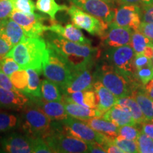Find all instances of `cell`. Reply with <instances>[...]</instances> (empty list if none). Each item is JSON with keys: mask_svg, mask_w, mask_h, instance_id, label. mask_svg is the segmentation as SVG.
<instances>
[{"mask_svg": "<svg viewBox=\"0 0 153 153\" xmlns=\"http://www.w3.org/2000/svg\"><path fill=\"white\" fill-rule=\"evenodd\" d=\"M48 55L49 50L45 40L41 37H27L25 41L14 45L6 56L12 57L21 69L32 68L41 73L43 64Z\"/></svg>", "mask_w": 153, "mask_h": 153, "instance_id": "6da1fadb", "label": "cell"}, {"mask_svg": "<svg viewBox=\"0 0 153 153\" xmlns=\"http://www.w3.org/2000/svg\"><path fill=\"white\" fill-rule=\"evenodd\" d=\"M94 76V80L100 81L118 99L132 97L143 85L137 79L125 76L107 62L97 65Z\"/></svg>", "mask_w": 153, "mask_h": 153, "instance_id": "7a4b0ae2", "label": "cell"}, {"mask_svg": "<svg viewBox=\"0 0 153 153\" xmlns=\"http://www.w3.org/2000/svg\"><path fill=\"white\" fill-rule=\"evenodd\" d=\"M18 126L28 137H39L45 139L51 133L52 120L33 103L26 105L22 110Z\"/></svg>", "mask_w": 153, "mask_h": 153, "instance_id": "3957f363", "label": "cell"}, {"mask_svg": "<svg viewBox=\"0 0 153 153\" xmlns=\"http://www.w3.org/2000/svg\"><path fill=\"white\" fill-rule=\"evenodd\" d=\"M44 140L53 152H88L87 143L67 133L61 120L51 123V133Z\"/></svg>", "mask_w": 153, "mask_h": 153, "instance_id": "277c9868", "label": "cell"}, {"mask_svg": "<svg viewBox=\"0 0 153 153\" xmlns=\"http://www.w3.org/2000/svg\"><path fill=\"white\" fill-rule=\"evenodd\" d=\"M47 45L51 47L58 53L66 55H82L97 60L100 57L101 51L91 45H83L68 41L58 34L48 33L45 37Z\"/></svg>", "mask_w": 153, "mask_h": 153, "instance_id": "5b68a950", "label": "cell"}, {"mask_svg": "<svg viewBox=\"0 0 153 153\" xmlns=\"http://www.w3.org/2000/svg\"><path fill=\"white\" fill-rule=\"evenodd\" d=\"M48 48L49 55L43 64V75L58 85L62 91L71 79L72 71L54 49L49 45Z\"/></svg>", "mask_w": 153, "mask_h": 153, "instance_id": "8992f818", "label": "cell"}, {"mask_svg": "<svg viewBox=\"0 0 153 153\" xmlns=\"http://www.w3.org/2000/svg\"><path fill=\"white\" fill-rule=\"evenodd\" d=\"M104 56L106 62L120 73L129 78L137 79L135 76L136 69L134 65L135 52L131 45L108 48Z\"/></svg>", "mask_w": 153, "mask_h": 153, "instance_id": "52a82bcc", "label": "cell"}, {"mask_svg": "<svg viewBox=\"0 0 153 153\" xmlns=\"http://www.w3.org/2000/svg\"><path fill=\"white\" fill-rule=\"evenodd\" d=\"M72 24L76 27L85 30L93 36H102L108 28V24L90 14L82 10L75 5H72L68 9Z\"/></svg>", "mask_w": 153, "mask_h": 153, "instance_id": "ba28073f", "label": "cell"}, {"mask_svg": "<svg viewBox=\"0 0 153 153\" xmlns=\"http://www.w3.org/2000/svg\"><path fill=\"white\" fill-rule=\"evenodd\" d=\"M61 122L67 133L87 143L97 142L102 145L111 138V137L91 128L90 126L82 120L71 116L61 120Z\"/></svg>", "mask_w": 153, "mask_h": 153, "instance_id": "9c48e42d", "label": "cell"}, {"mask_svg": "<svg viewBox=\"0 0 153 153\" xmlns=\"http://www.w3.org/2000/svg\"><path fill=\"white\" fill-rule=\"evenodd\" d=\"M10 18L22 26L28 38L41 37L44 32L48 31V26L43 24L46 18L41 14L33 13L28 15L14 9Z\"/></svg>", "mask_w": 153, "mask_h": 153, "instance_id": "30bf717a", "label": "cell"}, {"mask_svg": "<svg viewBox=\"0 0 153 153\" xmlns=\"http://www.w3.org/2000/svg\"><path fill=\"white\" fill-rule=\"evenodd\" d=\"M72 4L109 25L114 19L116 9L103 0H70Z\"/></svg>", "mask_w": 153, "mask_h": 153, "instance_id": "8fae6325", "label": "cell"}, {"mask_svg": "<svg viewBox=\"0 0 153 153\" xmlns=\"http://www.w3.org/2000/svg\"><path fill=\"white\" fill-rule=\"evenodd\" d=\"M142 9L137 4H122L116 9L113 22L122 27L129 28L133 30H138L142 22Z\"/></svg>", "mask_w": 153, "mask_h": 153, "instance_id": "7c38bea8", "label": "cell"}, {"mask_svg": "<svg viewBox=\"0 0 153 153\" xmlns=\"http://www.w3.org/2000/svg\"><path fill=\"white\" fill-rule=\"evenodd\" d=\"M133 32L131 28L122 27L112 22L108 25L105 33L100 37L101 43L107 48L130 45Z\"/></svg>", "mask_w": 153, "mask_h": 153, "instance_id": "4fadbf2b", "label": "cell"}, {"mask_svg": "<svg viewBox=\"0 0 153 153\" xmlns=\"http://www.w3.org/2000/svg\"><path fill=\"white\" fill-rule=\"evenodd\" d=\"M0 152L30 153L32 148L24 134L12 132L0 138Z\"/></svg>", "mask_w": 153, "mask_h": 153, "instance_id": "5bb4252c", "label": "cell"}, {"mask_svg": "<svg viewBox=\"0 0 153 153\" xmlns=\"http://www.w3.org/2000/svg\"><path fill=\"white\" fill-rule=\"evenodd\" d=\"M91 68L72 72V77L62 90V94H70L76 91L93 89L94 76L91 72Z\"/></svg>", "mask_w": 153, "mask_h": 153, "instance_id": "9a60e30c", "label": "cell"}, {"mask_svg": "<svg viewBox=\"0 0 153 153\" xmlns=\"http://www.w3.org/2000/svg\"><path fill=\"white\" fill-rule=\"evenodd\" d=\"M30 97L17 89L9 90L0 87V108L22 111L28 104Z\"/></svg>", "mask_w": 153, "mask_h": 153, "instance_id": "2e32d148", "label": "cell"}, {"mask_svg": "<svg viewBox=\"0 0 153 153\" xmlns=\"http://www.w3.org/2000/svg\"><path fill=\"white\" fill-rule=\"evenodd\" d=\"M48 30L62 36L68 41L83 45H91V41L86 38L79 28L73 24H68L63 26L55 22H51V26H48Z\"/></svg>", "mask_w": 153, "mask_h": 153, "instance_id": "e0dca14e", "label": "cell"}, {"mask_svg": "<svg viewBox=\"0 0 153 153\" xmlns=\"http://www.w3.org/2000/svg\"><path fill=\"white\" fill-rule=\"evenodd\" d=\"M31 99V98H30ZM33 101L52 120H62L69 117L62 101H45L41 97H33Z\"/></svg>", "mask_w": 153, "mask_h": 153, "instance_id": "ac0fdd59", "label": "cell"}, {"mask_svg": "<svg viewBox=\"0 0 153 153\" xmlns=\"http://www.w3.org/2000/svg\"><path fill=\"white\" fill-rule=\"evenodd\" d=\"M61 101L64 104L68 114L71 117L79 120H85L94 117H102L103 114L97 110V108H91L79 105L73 101L69 100L62 94Z\"/></svg>", "mask_w": 153, "mask_h": 153, "instance_id": "d6986e66", "label": "cell"}, {"mask_svg": "<svg viewBox=\"0 0 153 153\" xmlns=\"http://www.w3.org/2000/svg\"><path fill=\"white\" fill-rule=\"evenodd\" d=\"M0 35L13 46L25 41L27 38L22 26L10 17L4 20L0 29Z\"/></svg>", "mask_w": 153, "mask_h": 153, "instance_id": "ffe728a7", "label": "cell"}, {"mask_svg": "<svg viewBox=\"0 0 153 153\" xmlns=\"http://www.w3.org/2000/svg\"><path fill=\"white\" fill-rule=\"evenodd\" d=\"M97 97V110L104 115L116 104L118 98L99 80H95L93 85Z\"/></svg>", "mask_w": 153, "mask_h": 153, "instance_id": "44dd1931", "label": "cell"}, {"mask_svg": "<svg viewBox=\"0 0 153 153\" xmlns=\"http://www.w3.org/2000/svg\"><path fill=\"white\" fill-rule=\"evenodd\" d=\"M101 118L109 120L118 127L126 125L135 126L137 124L129 112L118 105H114L105 112Z\"/></svg>", "mask_w": 153, "mask_h": 153, "instance_id": "7402d4cb", "label": "cell"}, {"mask_svg": "<svg viewBox=\"0 0 153 153\" xmlns=\"http://www.w3.org/2000/svg\"><path fill=\"white\" fill-rule=\"evenodd\" d=\"M91 128L107 136L115 138L118 135L119 127L112 122L101 117H94L85 120H81Z\"/></svg>", "mask_w": 153, "mask_h": 153, "instance_id": "603a6c76", "label": "cell"}, {"mask_svg": "<svg viewBox=\"0 0 153 153\" xmlns=\"http://www.w3.org/2000/svg\"><path fill=\"white\" fill-rule=\"evenodd\" d=\"M115 105H118L128 111L136 123L142 124L148 120L143 114L141 108H140L136 100L133 97H124L118 98Z\"/></svg>", "mask_w": 153, "mask_h": 153, "instance_id": "cb8c5ba5", "label": "cell"}, {"mask_svg": "<svg viewBox=\"0 0 153 153\" xmlns=\"http://www.w3.org/2000/svg\"><path fill=\"white\" fill-rule=\"evenodd\" d=\"M63 95L65 96L69 100L82 106L91 108H97V97L93 89Z\"/></svg>", "mask_w": 153, "mask_h": 153, "instance_id": "d4e9b609", "label": "cell"}, {"mask_svg": "<svg viewBox=\"0 0 153 153\" xmlns=\"http://www.w3.org/2000/svg\"><path fill=\"white\" fill-rule=\"evenodd\" d=\"M36 8L43 14H47L51 19V22H55V16L57 12L67 11L68 7L58 4L55 0H37Z\"/></svg>", "mask_w": 153, "mask_h": 153, "instance_id": "484cf974", "label": "cell"}, {"mask_svg": "<svg viewBox=\"0 0 153 153\" xmlns=\"http://www.w3.org/2000/svg\"><path fill=\"white\" fill-rule=\"evenodd\" d=\"M142 86L135 91L132 97L135 98L148 120L153 119V99L145 94L142 89Z\"/></svg>", "mask_w": 153, "mask_h": 153, "instance_id": "4316f807", "label": "cell"}, {"mask_svg": "<svg viewBox=\"0 0 153 153\" xmlns=\"http://www.w3.org/2000/svg\"><path fill=\"white\" fill-rule=\"evenodd\" d=\"M62 91L60 87L54 82L45 79L42 80L41 83V98L49 101H61Z\"/></svg>", "mask_w": 153, "mask_h": 153, "instance_id": "83f0119b", "label": "cell"}, {"mask_svg": "<svg viewBox=\"0 0 153 153\" xmlns=\"http://www.w3.org/2000/svg\"><path fill=\"white\" fill-rule=\"evenodd\" d=\"M28 75V87L24 94L29 97H41V83L39 74H41L36 70L32 68L26 69Z\"/></svg>", "mask_w": 153, "mask_h": 153, "instance_id": "f1b7e54d", "label": "cell"}, {"mask_svg": "<svg viewBox=\"0 0 153 153\" xmlns=\"http://www.w3.org/2000/svg\"><path fill=\"white\" fill-rule=\"evenodd\" d=\"M130 45L133 48L135 53H140L148 45H153V41L141 33L139 30H133Z\"/></svg>", "mask_w": 153, "mask_h": 153, "instance_id": "f546056e", "label": "cell"}, {"mask_svg": "<svg viewBox=\"0 0 153 153\" xmlns=\"http://www.w3.org/2000/svg\"><path fill=\"white\" fill-rule=\"evenodd\" d=\"M19 123V118L16 115L0 111V134L14 131Z\"/></svg>", "mask_w": 153, "mask_h": 153, "instance_id": "4dcf8cb0", "label": "cell"}, {"mask_svg": "<svg viewBox=\"0 0 153 153\" xmlns=\"http://www.w3.org/2000/svg\"><path fill=\"white\" fill-rule=\"evenodd\" d=\"M13 85L17 90L25 92L28 83V75L26 70L21 69L9 76Z\"/></svg>", "mask_w": 153, "mask_h": 153, "instance_id": "1f68e13d", "label": "cell"}, {"mask_svg": "<svg viewBox=\"0 0 153 153\" xmlns=\"http://www.w3.org/2000/svg\"><path fill=\"white\" fill-rule=\"evenodd\" d=\"M114 142L118 148L121 149L124 153H137L138 147L136 140H131L124 138L118 135L114 139Z\"/></svg>", "mask_w": 153, "mask_h": 153, "instance_id": "d6a6232c", "label": "cell"}, {"mask_svg": "<svg viewBox=\"0 0 153 153\" xmlns=\"http://www.w3.org/2000/svg\"><path fill=\"white\" fill-rule=\"evenodd\" d=\"M15 10L30 15L34 13L36 6L33 0H11Z\"/></svg>", "mask_w": 153, "mask_h": 153, "instance_id": "836d02e7", "label": "cell"}, {"mask_svg": "<svg viewBox=\"0 0 153 153\" xmlns=\"http://www.w3.org/2000/svg\"><path fill=\"white\" fill-rule=\"evenodd\" d=\"M138 152L140 153H153V139L144 133H140L136 140Z\"/></svg>", "mask_w": 153, "mask_h": 153, "instance_id": "e575fe53", "label": "cell"}, {"mask_svg": "<svg viewBox=\"0 0 153 153\" xmlns=\"http://www.w3.org/2000/svg\"><path fill=\"white\" fill-rule=\"evenodd\" d=\"M32 148V152L34 153H52L51 148L45 143V140L39 137H28Z\"/></svg>", "mask_w": 153, "mask_h": 153, "instance_id": "d590c367", "label": "cell"}, {"mask_svg": "<svg viewBox=\"0 0 153 153\" xmlns=\"http://www.w3.org/2000/svg\"><path fill=\"white\" fill-rule=\"evenodd\" d=\"M135 76L142 85H145L153 78V64L136 70Z\"/></svg>", "mask_w": 153, "mask_h": 153, "instance_id": "8d00e7d4", "label": "cell"}, {"mask_svg": "<svg viewBox=\"0 0 153 153\" xmlns=\"http://www.w3.org/2000/svg\"><path fill=\"white\" fill-rule=\"evenodd\" d=\"M135 126L126 125L119 127L118 135L123 137L124 138L131 140H136L140 132L135 127Z\"/></svg>", "mask_w": 153, "mask_h": 153, "instance_id": "74e56055", "label": "cell"}, {"mask_svg": "<svg viewBox=\"0 0 153 153\" xmlns=\"http://www.w3.org/2000/svg\"><path fill=\"white\" fill-rule=\"evenodd\" d=\"M14 10L11 0H0V19L5 20L10 17Z\"/></svg>", "mask_w": 153, "mask_h": 153, "instance_id": "f35d334b", "label": "cell"}, {"mask_svg": "<svg viewBox=\"0 0 153 153\" xmlns=\"http://www.w3.org/2000/svg\"><path fill=\"white\" fill-rule=\"evenodd\" d=\"M151 64H153L152 59L145 56L143 53H135V58H134V65L136 70Z\"/></svg>", "mask_w": 153, "mask_h": 153, "instance_id": "ab89813d", "label": "cell"}, {"mask_svg": "<svg viewBox=\"0 0 153 153\" xmlns=\"http://www.w3.org/2000/svg\"><path fill=\"white\" fill-rule=\"evenodd\" d=\"M141 9H142V14H141L142 22L153 23V4L141 7Z\"/></svg>", "mask_w": 153, "mask_h": 153, "instance_id": "60d3db41", "label": "cell"}, {"mask_svg": "<svg viewBox=\"0 0 153 153\" xmlns=\"http://www.w3.org/2000/svg\"><path fill=\"white\" fill-rule=\"evenodd\" d=\"M0 87L4 88V89H9V90H15L16 89L13 85L10 77L7 75L5 73L0 70Z\"/></svg>", "mask_w": 153, "mask_h": 153, "instance_id": "b9f144b4", "label": "cell"}, {"mask_svg": "<svg viewBox=\"0 0 153 153\" xmlns=\"http://www.w3.org/2000/svg\"><path fill=\"white\" fill-rule=\"evenodd\" d=\"M138 30L153 41V23L141 22Z\"/></svg>", "mask_w": 153, "mask_h": 153, "instance_id": "7bdbcfd3", "label": "cell"}, {"mask_svg": "<svg viewBox=\"0 0 153 153\" xmlns=\"http://www.w3.org/2000/svg\"><path fill=\"white\" fill-rule=\"evenodd\" d=\"M14 47L11 43L7 42L2 36L0 35V57H5L9 51Z\"/></svg>", "mask_w": 153, "mask_h": 153, "instance_id": "ee69618b", "label": "cell"}, {"mask_svg": "<svg viewBox=\"0 0 153 153\" xmlns=\"http://www.w3.org/2000/svg\"><path fill=\"white\" fill-rule=\"evenodd\" d=\"M122 4H137L140 7L153 4V0H118Z\"/></svg>", "mask_w": 153, "mask_h": 153, "instance_id": "f6af8a7d", "label": "cell"}, {"mask_svg": "<svg viewBox=\"0 0 153 153\" xmlns=\"http://www.w3.org/2000/svg\"><path fill=\"white\" fill-rule=\"evenodd\" d=\"M88 144V152L92 153H105L106 152L102 145L97 142H89Z\"/></svg>", "mask_w": 153, "mask_h": 153, "instance_id": "bcb514c9", "label": "cell"}, {"mask_svg": "<svg viewBox=\"0 0 153 153\" xmlns=\"http://www.w3.org/2000/svg\"><path fill=\"white\" fill-rule=\"evenodd\" d=\"M148 120L145 121V123L141 124L142 125L143 133L146 134L149 137L153 139V123L148 122Z\"/></svg>", "mask_w": 153, "mask_h": 153, "instance_id": "7dc6e473", "label": "cell"}, {"mask_svg": "<svg viewBox=\"0 0 153 153\" xmlns=\"http://www.w3.org/2000/svg\"><path fill=\"white\" fill-rule=\"evenodd\" d=\"M142 89L148 97L153 99V78L145 85H142Z\"/></svg>", "mask_w": 153, "mask_h": 153, "instance_id": "c3c4849f", "label": "cell"}, {"mask_svg": "<svg viewBox=\"0 0 153 153\" xmlns=\"http://www.w3.org/2000/svg\"><path fill=\"white\" fill-rule=\"evenodd\" d=\"M145 56L153 60V45H148L143 52Z\"/></svg>", "mask_w": 153, "mask_h": 153, "instance_id": "681fc988", "label": "cell"}, {"mask_svg": "<svg viewBox=\"0 0 153 153\" xmlns=\"http://www.w3.org/2000/svg\"><path fill=\"white\" fill-rule=\"evenodd\" d=\"M103 1H106V2L110 4L111 5H114L115 3H116V1H118V0H103Z\"/></svg>", "mask_w": 153, "mask_h": 153, "instance_id": "f907efd6", "label": "cell"}, {"mask_svg": "<svg viewBox=\"0 0 153 153\" xmlns=\"http://www.w3.org/2000/svg\"><path fill=\"white\" fill-rule=\"evenodd\" d=\"M3 22H4V20H1V19H0V29H1V26H2Z\"/></svg>", "mask_w": 153, "mask_h": 153, "instance_id": "816d5d0a", "label": "cell"}, {"mask_svg": "<svg viewBox=\"0 0 153 153\" xmlns=\"http://www.w3.org/2000/svg\"><path fill=\"white\" fill-rule=\"evenodd\" d=\"M151 121H152V123H153V119H152V120H151Z\"/></svg>", "mask_w": 153, "mask_h": 153, "instance_id": "f5cc1de1", "label": "cell"}]
</instances>
